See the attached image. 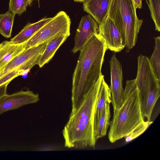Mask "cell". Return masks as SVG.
<instances>
[{"label": "cell", "instance_id": "1", "mask_svg": "<svg viewBox=\"0 0 160 160\" xmlns=\"http://www.w3.org/2000/svg\"><path fill=\"white\" fill-rule=\"evenodd\" d=\"M105 42L98 34L93 36L80 51L72 76V110L75 112L101 73L104 58L107 50Z\"/></svg>", "mask_w": 160, "mask_h": 160}, {"label": "cell", "instance_id": "2", "mask_svg": "<svg viewBox=\"0 0 160 160\" xmlns=\"http://www.w3.org/2000/svg\"><path fill=\"white\" fill-rule=\"evenodd\" d=\"M102 74L88 92L82 103L74 114L70 115L62 134L65 146L69 148H94L95 140L94 116Z\"/></svg>", "mask_w": 160, "mask_h": 160}, {"label": "cell", "instance_id": "3", "mask_svg": "<svg viewBox=\"0 0 160 160\" xmlns=\"http://www.w3.org/2000/svg\"><path fill=\"white\" fill-rule=\"evenodd\" d=\"M124 98L123 103L113 112L110 122L108 138L112 143L124 138L144 121L141 109L139 91L135 79L126 81Z\"/></svg>", "mask_w": 160, "mask_h": 160}, {"label": "cell", "instance_id": "4", "mask_svg": "<svg viewBox=\"0 0 160 160\" xmlns=\"http://www.w3.org/2000/svg\"><path fill=\"white\" fill-rule=\"evenodd\" d=\"M136 9L133 0H112L108 14L123 41L127 52L135 45L142 23Z\"/></svg>", "mask_w": 160, "mask_h": 160}, {"label": "cell", "instance_id": "5", "mask_svg": "<svg viewBox=\"0 0 160 160\" xmlns=\"http://www.w3.org/2000/svg\"><path fill=\"white\" fill-rule=\"evenodd\" d=\"M71 20L63 11H60L24 43L25 50L49 42L58 36L70 35Z\"/></svg>", "mask_w": 160, "mask_h": 160}, {"label": "cell", "instance_id": "6", "mask_svg": "<svg viewBox=\"0 0 160 160\" xmlns=\"http://www.w3.org/2000/svg\"><path fill=\"white\" fill-rule=\"evenodd\" d=\"M111 73V103L113 112L118 110L124 100V89L123 87L122 65L115 54L112 56L110 62Z\"/></svg>", "mask_w": 160, "mask_h": 160}, {"label": "cell", "instance_id": "7", "mask_svg": "<svg viewBox=\"0 0 160 160\" xmlns=\"http://www.w3.org/2000/svg\"><path fill=\"white\" fill-rule=\"evenodd\" d=\"M98 32V25L95 20L90 15L83 16L76 30L72 52L73 53L80 52L88 41Z\"/></svg>", "mask_w": 160, "mask_h": 160}, {"label": "cell", "instance_id": "8", "mask_svg": "<svg viewBox=\"0 0 160 160\" xmlns=\"http://www.w3.org/2000/svg\"><path fill=\"white\" fill-rule=\"evenodd\" d=\"M39 100L38 94L28 90L7 94L0 99V115L7 111L36 103Z\"/></svg>", "mask_w": 160, "mask_h": 160}, {"label": "cell", "instance_id": "9", "mask_svg": "<svg viewBox=\"0 0 160 160\" xmlns=\"http://www.w3.org/2000/svg\"><path fill=\"white\" fill-rule=\"evenodd\" d=\"M98 26V34L104 40L107 49L118 52L124 48L123 41L113 21L108 17Z\"/></svg>", "mask_w": 160, "mask_h": 160}, {"label": "cell", "instance_id": "10", "mask_svg": "<svg viewBox=\"0 0 160 160\" xmlns=\"http://www.w3.org/2000/svg\"><path fill=\"white\" fill-rule=\"evenodd\" d=\"M112 0H86L83 2V9L95 20L99 25L107 17Z\"/></svg>", "mask_w": 160, "mask_h": 160}, {"label": "cell", "instance_id": "11", "mask_svg": "<svg viewBox=\"0 0 160 160\" xmlns=\"http://www.w3.org/2000/svg\"><path fill=\"white\" fill-rule=\"evenodd\" d=\"M48 42L24 50L0 70V78L12 70L19 67L33 57L42 53Z\"/></svg>", "mask_w": 160, "mask_h": 160}, {"label": "cell", "instance_id": "12", "mask_svg": "<svg viewBox=\"0 0 160 160\" xmlns=\"http://www.w3.org/2000/svg\"><path fill=\"white\" fill-rule=\"evenodd\" d=\"M24 43L15 44L5 41L0 44V70L25 50Z\"/></svg>", "mask_w": 160, "mask_h": 160}, {"label": "cell", "instance_id": "13", "mask_svg": "<svg viewBox=\"0 0 160 160\" xmlns=\"http://www.w3.org/2000/svg\"><path fill=\"white\" fill-rule=\"evenodd\" d=\"M52 18H44L34 23H28L10 41L15 44L25 42Z\"/></svg>", "mask_w": 160, "mask_h": 160}, {"label": "cell", "instance_id": "14", "mask_svg": "<svg viewBox=\"0 0 160 160\" xmlns=\"http://www.w3.org/2000/svg\"><path fill=\"white\" fill-rule=\"evenodd\" d=\"M111 102V94L110 87L105 81L104 77L102 79L96 103L94 116V128L101 114L107 103Z\"/></svg>", "mask_w": 160, "mask_h": 160}, {"label": "cell", "instance_id": "15", "mask_svg": "<svg viewBox=\"0 0 160 160\" xmlns=\"http://www.w3.org/2000/svg\"><path fill=\"white\" fill-rule=\"evenodd\" d=\"M68 37L65 35H61L54 38L47 43L38 64L40 68L43 67L50 61Z\"/></svg>", "mask_w": 160, "mask_h": 160}, {"label": "cell", "instance_id": "16", "mask_svg": "<svg viewBox=\"0 0 160 160\" xmlns=\"http://www.w3.org/2000/svg\"><path fill=\"white\" fill-rule=\"evenodd\" d=\"M111 117L110 103H106L96 124L94 130V136L97 141L99 138L106 135L110 125Z\"/></svg>", "mask_w": 160, "mask_h": 160}, {"label": "cell", "instance_id": "17", "mask_svg": "<svg viewBox=\"0 0 160 160\" xmlns=\"http://www.w3.org/2000/svg\"><path fill=\"white\" fill-rule=\"evenodd\" d=\"M15 14L8 10L0 14V34L6 38H10Z\"/></svg>", "mask_w": 160, "mask_h": 160}, {"label": "cell", "instance_id": "18", "mask_svg": "<svg viewBox=\"0 0 160 160\" xmlns=\"http://www.w3.org/2000/svg\"><path fill=\"white\" fill-rule=\"evenodd\" d=\"M155 45L153 52L149 59L155 75L160 81V37L154 38Z\"/></svg>", "mask_w": 160, "mask_h": 160}, {"label": "cell", "instance_id": "19", "mask_svg": "<svg viewBox=\"0 0 160 160\" xmlns=\"http://www.w3.org/2000/svg\"><path fill=\"white\" fill-rule=\"evenodd\" d=\"M152 18L155 25V30H160V0H147Z\"/></svg>", "mask_w": 160, "mask_h": 160}, {"label": "cell", "instance_id": "20", "mask_svg": "<svg viewBox=\"0 0 160 160\" xmlns=\"http://www.w3.org/2000/svg\"><path fill=\"white\" fill-rule=\"evenodd\" d=\"M153 123L151 121L142 122L133 128L124 138L126 142H128L143 133Z\"/></svg>", "mask_w": 160, "mask_h": 160}, {"label": "cell", "instance_id": "21", "mask_svg": "<svg viewBox=\"0 0 160 160\" xmlns=\"http://www.w3.org/2000/svg\"><path fill=\"white\" fill-rule=\"evenodd\" d=\"M34 0H10L9 10L15 14L21 15Z\"/></svg>", "mask_w": 160, "mask_h": 160}, {"label": "cell", "instance_id": "22", "mask_svg": "<svg viewBox=\"0 0 160 160\" xmlns=\"http://www.w3.org/2000/svg\"><path fill=\"white\" fill-rule=\"evenodd\" d=\"M21 75H22V74L21 68L20 66L2 77L0 78V86L7 82H10L16 77Z\"/></svg>", "mask_w": 160, "mask_h": 160}, {"label": "cell", "instance_id": "23", "mask_svg": "<svg viewBox=\"0 0 160 160\" xmlns=\"http://www.w3.org/2000/svg\"><path fill=\"white\" fill-rule=\"evenodd\" d=\"M10 82H7L0 86V99L7 94V87Z\"/></svg>", "mask_w": 160, "mask_h": 160}, {"label": "cell", "instance_id": "24", "mask_svg": "<svg viewBox=\"0 0 160 160\" xmlns=\"http://www.w3.org/2000/svg\"><path fill=\"white\" fill-rule=\"evenodd\" d=\"M142 0H133L136 8L140 9L142 8Z\"/></svg>", "mask_w": 160, "mask_h": 160}, {"label": "cell", "instance_id": "25", "mask_svg": "<svg viewBox=\"0 0 160 160\" xmlns=\"http://www.w3.org/2000/svg\"><path fill=\"white\" fill-rule=\"evenodd\" d=\"M75 2H83L86 0H73Z\"/></svg>", "mask_w": 160, "mask_h": 160}, {"label": "cell", "instance_id": "26", "mask_svg": "<svg viewBox=\"0 0 160 160\" xmlns=\"http://www.w3.org/2000/svg\"></svg>", "mask_w": 160, "mask_h": 160}]
</instances>
